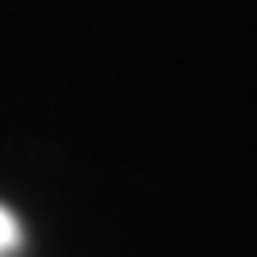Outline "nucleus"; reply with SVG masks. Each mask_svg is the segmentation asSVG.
<instances>
[{"label": "nucleus", "mask_w": 257, "mask_h": 257, "mask_svg": "<svg viewBox=\"0 0 257 257\" xmlns=\"http://www.w3.org/2000/svg\"><path fill=\"white\" fill-rule=\"evenodd\" d=\"M20 249V219L0 204V257H8Z\"/></svg>", "instance_id": "f257e3e1"}]
</instances>
